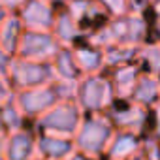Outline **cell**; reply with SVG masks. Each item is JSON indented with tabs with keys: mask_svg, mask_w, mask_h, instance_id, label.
<instances>
[{
	"mask_svg": "<svg viewBox=\"0 0 160 160\" xmlns=\"http://www.w3.org/2000/svg\"><path fill=\"white\" fill-rule=\"evenodd\" d=\"M73 87L75 85L62 83V81L53 79V81H49L45 85L13 92V102L21 109L23 117L28 122H34L40 115H43L47 109H51L60 100L73 98Z\"/></svg>",
	"mask_w": 160,
	"mask_h": 160,
	"instance_id": "6da1fadb",
	"label": "cell"
},
{
	"mask_svg": "<svg viewBox=\"0 0 160 160\" xmlns=\"http://www.w3.org/2000/svg\"><path fill=\"white\" fill-rule=\"evenodd\" d=\"M113 134H115V126L111 124L108 115L92 113V115H83L77 130L72 136V141L77 152L102 160Z\"/></svg>",
	"mask_w": 160,
	"mask_h": 160,
	"instance_id": "7a4b0ae2",
	"label": "cell"
},
{
	"mask_svg": "<svg viewBox=\"0 0 160 160\" xmlns=\"http://www.w3.org/2000/svg\"><path fill=\"white\" fill-rule=\"evenodd\" d=\"M73 100L83 111V115L108 113V109L117 102L106 72L83 75L73 87Z\"/></svg>",
	"mask_w": 160,
	"mask_h": 160,
	"instance_id": "3957f363",
	"label": "cell"
},
{
	"mask_svg": "<svg viewBox=\"0 0 160 160\" xmlns=\"http://www.w3.org/2000/svg\"><path fill=\"white\" fill-rule=\"evenodd\" d=\"M156 111L158 109H145L130 100H117L106 115L115 130L132 132L143 138L156 136Z\"/></svg>",
	"mask_w": 160,
	"mask_h": 160,
	"instance_id": "277c9868",
	"label": "cell"
},
{
	"mask_svg": "<svg viewBox=\"0 0 160 160\" xmlns=\"http://www.w3.org/2000/svg\"><path fill=\"white\" fill-rule=\"evenodd\" d=\"M81 119H83V111L79 109L73 98H68V100H60L43 115H40L32 122V126L36 132H47V134L72 138L79 122H81Z\"/></svg>",
	"mask_w": 160,
	"mask_h": 160,
	"instance_id": "5b68a950",
	"label": "cell"
},
{
	"mask_svg": "<svg viewBox=\"0 0 160 160\" xmlns=\"http://www.w3.org/2000/svg\"><path fill=\"white\" fill-rule=\"evenodd\" d=\"M6 81L10 83L13 92L34 89L40 85H45L53 81V72L49 62H40V60H27L13 57L8 70H6Z\"/></svg>",
	"mask_w": 160,
	"mask_h": 160,
	"instance_id": "8992f818",
	"label": "cell"
},
{
	"mask_svg": "<svg viewBox=\"0 0 160 160\" xmlns=\"http://www.w3.org/2000/svg\"><path fill=\"white\" fill-rule=\"evenodd\" d=\"M58 47L60 45L51 34V30H23L15 57L27 60L49 62Z\"/></svg>",
	"mask_w": 160,
	"mask_h": 160,
	"instance_id": "52a82bcc",
	"label": "cell"
},
{
	"mask_svg": "<svg viewBox=\"0 0 160 160\" xmlns=\"http://www.w3.org/2000/svg\"><path fill=\"white\" fill-rule=\"evenodd\" d=\"M15 15L25 30H51L57 8L47 4L45 0H25Z\"/></svg>",
	"mask_w": 160,
	"mask_h": 160,
	"instance_id": "ba28073f",
	"label": "cell"
},
{
	"mask_svg": "<svg viewBox=\"0 0 160 160\" xmlns=\"http://www.w3.org/2000/svg\"><path fill=\"white\" fill-rule=\"evenodd\" d=\"M64 8L70 12V15L75 19V23L81 27V30L87 36L109 19L96 0H68Z\"/></svg>",
	"mask_w": 160,
	"mask_h": 160,
	"instance_id": "9c48e42d",
	"label": "cell"
},
{
	"mask_svg": "<svg viewBox=\"0 0 160 160\" xmlns=\"http://www.w3.org/2000/svg\"><path fill=\"white\" fill-rule=\"evenodd\" d=\"M72 152H75L72 138L36 132V156L42 160H66Z\"/></svg>",
	"mask_w": 160,
	"mask_h": 160,
	"instance_id": "30bf717a",
	"label": "cell"
},
{
	"mask_svg": "<svg viewBox=\"0 0 160 160\" xmlns=\"http://www.w3.org/2000/svg\"><path fill=\"white\" fill-rule=\"evenodd\" d=\"M36 158V130L27 124L6 136V160H32Z\"/></svg>",
	"mask_w": 160,
	"mask_h": 160,
	"instance_id": "8fae6325",
	"label": "cell"
},
{
	"mask_svg": "<svg viewBox=\"0 0 160 160\" xmlns=\"http://www.w3.org/2000/svg\"><path fill=\"white\" fill-rule=\"evenodd\" d=\"M141 143H143L141 136L124 130H115L102 160H130L141 156Z\"/></svg>",
	"mask_w": 160,
	"mask_h": 160,
	"instance_id": "7c38bea8",
	"label": "cell"
},
{
	"mask_svg": "<svg viewBox=\"0 0 160 160\" xmlns=\"http://www.w3.org/2000/svg\"><path fill=\"white\" fill-rule=\"evenodd\" d=\"M51 34L55 36L58 45H66V47H73L77 43H81L83 40H87V34L81 30V27L75 23V19L70 15V12L64 6L57 10Z\"/></svg>",
	"mask_w": 160,
	"mask_h": 160,
	"instance_id": "4fadbf2b",
	"label": "cell"
},
{
	"mask_svg": "<svg viewBox=\"0 0 160 160\" xmlns=\"http://www.w3.org/2000/svg\"><path fill=\"white\" fill-rule=\"evenodd\" d=\"M49 66H51L53 77L57 79V81H62V83L75 85L79 79L83 77L81 70H79V66H77V60L73 57L72 47H66V45H60L57 49V53L49 60Z\"/></svg>",
	"mask_w": 160,
	"mask_h": 160,
	"instance_id": "5bb4252c",
	"label": "cell"
},
{
	"mask_svg": "<svg viewBox=\"0 0 160 160\" xmlns=\"http://www.w3.org/2000/svg\"><path fill=\"white\" fill-rule=\"evenodd\" d=\"M158 96H160L158 75L139 73L128 100L141 106V108H145V109H158Z\"/></svg>",
	"mask_w": 160,
	"mask_h": 160,
	"instance_id": "9a60e30c",
	"label": "cell"
},
{
	"mask_svg": "<svg viewBox=\"0 0 160 160\" xmlns=\"http://www.w3.org/2000/svg\"><path fill=\"white\" fill-rule=\"evenodd\" d=\"M73 57L77 60V66L81 70L83 75H92V73H102L106 72L104 66V49L92 45L89 40H83L81 43H77L72 47Z\"/></svg>",
	"mask_w": 160,
	"mask_h": 160,
	"instance_id": "2e32d148",
	"label": "cell"
},
{
	"mask_svg": "<svg viewBox=\"0 0 160 160\" xmlns=\"http://www.w3.org/2000/svg\"><path fill=\"white\" fill-rule=\"evenodd\" d=\"M109 81H111V87H113V92H115V98L117 100H128L138 77H139V68L132 62V64H124V66H119V68H113L109 72H106Z\"/></svg>",
	"mask_w": 160,
	"mask_h": 160,
	"instance_id": "e0dca14e",
	"label": "cell"
},
{
	"mask_svg": "<svg viewBox=\"0 0 160 160\" xmlns=\"http://www.w3.org/2000/svg\"><path fill=\"white\" fill-rule=\"evenodd\" d=\"M23 30L25 28H23L19 17L15 13H8L6 19L2 21V25H0V47L6 53L15 57V51H17L19 40L23 36Z\"/></svg>",
	"mask_w": 160,
	"mask_h": 160,
	"instance_id": "ac0fdd59",
	"label": "cell"
},
{
	"mask_svg": "<svg viewBox=\"0 0 160 160\" xmlns=\"http://www.w3.org/2000/svg\"><path fill=\"white\" fill-rule=\"evenodd\" d=\"M134 64L139 68L141 73H151L158 75L160 70V49H158V40L145 42L138 47L136 51V60Z\"/></svg>",
	"mask_w": 160,
	"mask_h": 160,
	"instance_id": "d6986e66",
	"label": "cell"
},
{
	"mask_svg": "<svg viewBox=\"0 0 160 160\" xmlns=\"http://www.w3.org/2000/svg\"><path fill=\"white\" fill-rule=\"evenodd\" d=\"M27 124H32V122H28L23 117V113L17 108V104L13 102V98L8 100L4 106H0V132L2 134L8 136V134H12L15 130L25 128Z\"/></svg>",
	"mask_w": 160,
	"mask_h": 160,
	"instance_id": "ffe728a7",
	"label": "cell"
},
{
	"mask_svg": "<svg viewBox=\"0 0 160 160\" xmlns=\"http://www.w3.org/2000/svg\"><path fill=\"white\" fill-rule=\"evenodd\" d=\"M136 51L138 47L134 45H111V47H106L104 49V66H106V72L113 70V68H119V66H124V64H132L136 60Z\"/></svg>",
	"mask_w": 160,
	"mask_h": 160,
	"instance_id": "44dd1931",
	"label": "cell"
},
{
	"mask_svg": "<svg viewBox=\"0 0 160 160\" xmlns=\"http://www.w3.org/2000/svg\"><path fill=\"white\" fill-rule=\"evenodd\" d=\"M98 6L106 12V15L109 19L115 17H122L130 12V2L128 0H96Z\"/></svg>",
	"mask_w": 160,
	"mask_h": 160,
	"instance_id": "7402d4cb",
	"label": "cell"
},
{
	"mask_svg": "<svg viewBox=\"0 0 160 160\" xmlns=\"http://www.w3.org/2000/svg\"><path fill=\"white\" fill-rule=\"evenodd\" d=\"M13 98V91L10 87V83L6 81L4 75H0V106H4L8 100Z\"/></svg>",
	"mask_w": 160,
	"mask_h": 160,
	"instance_id": "603a6c76",
	"label": "cell"
},
{
	"mask_svg": "<svg viewBox=\"0 0 160 160\" xmlns=\"http://www.w3.org/2000/svg\"><path fill=\"white\" fill-rule=\"evenodd\" d=\"M25 0H0V10H4L8 13H15L21 6H23Z\"/></svg>",
	"mask_w": 160,
	"mask_h": 160,
	"instance_id": "cb8c5ba5",
	"label": "cell"
},
{
	"mask_svg": "<svg viewBox=\"0 0 160 160\" xmlns=\"http://www.w3.org/2000/svg\"><path fill=\"white\" fill-rule=\"evenodd\" d=\"M12 58H13V55L6 53L2 47H0V75H6V70H8V66H10Z\"/></svg>",
	"mask_w": 160,
	"mask_h": 160,
	"instance_id": "d4e9b609",
	"label": "cell"
},
{
	"mask_svg": "<svg viewBox=\"0 0 160 160\" xmlns=\"http://www.w3.org/2000/svg\"><path fill=\"white\" fill-rule=\"evenodd\" d=\"M0 160H6V134L0 132Z\"/></svg>",
	"mask_w": 160,
	"mask_h": 160,
	"instance_id": "484cf974",
	"label": "cell"
},
{
	"mask_svg": "<svg viewBox=\"0 0 160 160\" xmlns=\"http://www.w3.org/2000/svg\"><path fill=\"white\" fill-rule=\"evenodd\" d=\"M66 160H96V158H91V156H87V154H83V152H72Z\"/></svg>",
	"mask_w": 160,
	"mask_h": 160,
	"instance_id": "4316f807",
	"label": "cell"
},
{
	"mask_svg": "<svg viewBox=\"0 0 160 160\" xmlns=\"http://www.w3.org/2000/svg\"><path fill=\"white\" fill-rule=\"evenodd\" d=\"M45 2H47V4H51V6H55V8L58 10V8L66 6V2H68V0H45Z\"/></svg>",
	"mask_w": 160,
	"mask_h": 160,
	"instance_id": "83f0119b",
	"label": "cell"
},
{
	"mask_svg": "<svg viewBox=\"0 0 160 160\" xmlns=\"http://www.w3.org/2000/svg\"><path fill=\"white\" fill-rule=\"evenodd\" d=\"M6 15H8V12H4V10H0V25H2V21L6 19Z\"/></svg>",
	"mask_w": 160,
	"mask_h": 160,
	"instance_id": "f1b7e54d",
	"label": "cell"
},
{
	"mask_svg": "<svg viewBox=\"0 0 160 160\" xmlns=\"http://www.w3.org/2000/svg\"><path fill=\"white\" fill-rule=\"evenodd\" d=\"M130 160H143L141 156H136V158H130Z\"/></svg>",
	"mask_w": 160,
	"mask_h": 160,
	"instance_id": "f546056e",
	"label": "cell"
},
{
	"mask_svg": "<svg viewBox=\"0 0 160 160\" xmlns=\"http://www.w3.org/2000/svg\"><path fill=\"white\" fill-rule=\"evenodd\" d=\"M32 160H42V158H38V156H36V158H32Z\"/></svg>",
	"mask_w": 160,
	"mask_h": 160,
	"instance_id": "4dcf8cb0",
	"label": "cell"
}]
</instances>
